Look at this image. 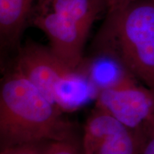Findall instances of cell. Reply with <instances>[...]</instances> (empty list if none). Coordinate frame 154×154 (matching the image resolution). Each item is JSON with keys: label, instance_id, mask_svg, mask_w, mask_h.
<instances>
[{"label": "cell", "instance_id": "obj_10", "mask_svg": "<svg viewBox=\"0 0 154 154\" xmlns=\"http://www.w3.org/2000/svg\"><path fill=\"white\" fill-rule=\"evenodd\" d=\"M104 1L106 7V13H108L124 8L127 5L136 0H104Z\"/></svg>", "mask_w": 154, "mask_h": 154}, {"label": "cell", "instance_id": "obj_3", "mask_svg": "<svg viewBox=\"0 0 154 154\" xmlns=\"http://www.w3.org/2000/svg\"><path fill=\"white\" fill-rule=\"evenodd\" d=\"M103 11L104 0H37L29 24L44 32L56 57L77 72L92 25Z\"/></svg>", "mask_w": 154, "mask_h": 154}, {"label": "cell", "instance_id": "obj_7", "mask_svg": "<svg viewBox=\"0 0 154 154\" xmlns=\"http://www.w3.org/2000/svg\"><path fill=\"white\" fill-rule=\"evenodd\" d=\"M37 0H0L1 53L14 51L21 47V38Z\"/></svg>", "mask_w": 154, "mask_h": 154}, {"label": "cell", "instance_id": "obj_6", "mask_svg": "<svg viewBox=\"0 0 154 154\" xmlns=\"http://www.w3.org/2000/svg\"><path fill=\"white\" fill-rule=\"evenodd\" d=\"M145 140L119 120L96 107L84 128V154H140Z\"/></svg>", "mask_w": 154, "mask_h": 154}, {"label": "cell", "instance_id": "obj_1", "mask_svg": "<svg viewBox=\"0 0 154 154\" xmlns=\"http://www.w3.org/2000/svg\"><path fill=\"white\" fill-rule=\"evenodd\" d=\"M62 113L13 67L0 86L1 149L73 139L72 125Z\"/></svg>", "mask_w": 154, "mask_h": 154}, {"label": "cell", "instance_id": "obj_9", "mask_svg": "<svg viewBox=\"0 0 154 154\" xmlns=\"http://www.w3.org/2000/svg\"><path fill=\"white\" fill-rule=\"evenodd\" d=\"M45 143L15 146L1 149L0 154H45Z\"/></svg>", "mask_w": 154, "mask_h": 154}, {"label": "cell", "instance_id": "obj_5", "mask_svg": "<svg viewBox=\"0 0 154 154\" xmlns=\"http://www.w3.org/2000/svg\"><path fill=\"white\" fill-rule=\"evenodd\" d=\"M128 73L100 88L96 107L101 109L146 140L154 128V89L140 85Z\"/></svg>", "mask_w": 154, "mask_h": 154}, {"label": "cell", "instance_id": "obj_2", "mask_svg": "<svg viewBox=\"0 0 154 154\" xmlns=\"http://www.w3.org/2000/svg\"><path fill=\"white\" fill-rule=\"evenodd\" d=\"M92 49L154 89V0H136L106 13Z\"/></svg>", "mask_w": 154, "mask_h": 154}, {"label": "cell", "instance_id": "obj_4", "mask_svg": "<svg viewBox=\"0 0 154 154\" xmlns=\"http://www.w3.org/2000/svg\"><path fill=\"white\" fill-rule=\"evenodd\" d=\"M14 67L62 112L72 111L69 95L79 86L78 71L69 69L49 47L28 41L17 51Z\"/></svg>", "mask_w": 154, "mask_h": 154}, {"label": "cell", "instance_id": "obj_11", "mask_svg": "<svg viewBox=\"0 0 154 154\" xmlns=\"http://www.w3.org/2000/svg\"><path fill=\"white\" fill-rule=\"evenodd\" d=\"M140 154H154V128L148 135Z\"/></svg>", "mask_w": 154, "mask_h": 154}, {"label": "cell", "instance_id": "obj_8", "mask_svg": "<svg viewBox=\"0 0 154 154\" xmlns=\"http://www.w3.org/2000/svg\"><path fill=\"white\" fill-rule=\"evenodd\" d=\"M45 154H84L82 146L74 138L62 140H53L45 143Z\"/></svg>", "mask_w": 154, "mask_h": 154}]
</instances>
